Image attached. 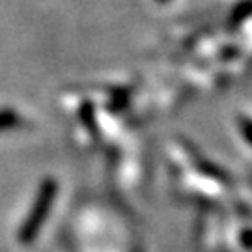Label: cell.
<instances>
[{"instance_id":"obj_1","label":"cell","mask_w":252,"mask_h":252,"mask_svg":"<svg viewBox=\"0 0 252 252\" xmlns=\"http://www.w3.org/2000/svg\"><path fill=\"white\" fill-rule=\"evenodd\" d=\"M54 194H56V183L53 180H47L41 185V189H39L36 204L32 207V213L27 219V222L23 224V230H21V235H19L23 243H30L36 237L39 226L43 224L47 213H49V207L53 204Z\"/></svg>"},{"instance_id":"obj_2","label":"cell","mask_w":252,"mask_h":252,"mask_svg":"<svg viewBox=\"0 0 252 252\" xmlns=\"http://www.w3.org/2000/svg\"><path fill=\"white\" fill-rule=\"evenodd\" d=\"M17 124V116L13 112H0V129L11 127Z\"/></svg>"}]
</instances>
